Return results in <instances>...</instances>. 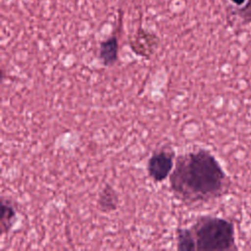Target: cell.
<instances>
[{"label": "cell", "instance_id": "cell-1", "mask_svg": "<svg viewBox=\"0 0 251 251\" xmlns=\"http://www.w3.org/2000/svg\"><path fill=\"white\" fill-rule=\"evenodd\" d=\"M170 187L184 204H203L223 196L229 187V178L217 158L199 148L176 158Z\"/></svg>", "mask_w": 251, "mask_h": 251}, {"label": "cell", "instance_id": "cell-2", "mask_svg": "<svg viewBox=\"0 0 251 251\" xmlns=\"http://www.w3.org/2000/svg\"><path fill=\"white\" fill-rule=\"evenodd\" d=\"M190 228L198 251L237 249L234 225L225 218L201 216Z\"/></svg>", "mask_w": 251, "mask_h": 251}, {"label": "cell", "instance_id": "cell-3", "mask_svg": "<svg viewBox=\"0 0 251 251\" xmlns=\"http://www.w3.org/2000/svg\"><path fill=\"white\" fill-rule=\"evenodd\" d=\"M175 166V151L170 146L156 149L147 161L148 176L155 182H162L170 176Z\"/></svg>", "mask_w": 251, "mask_h": 251}, {"label": "cell", "instance_id": "cell-4", "mask_svg": "<svg viewBox=\"0 0 251 251\" xmlns=\"http://www.w3.org/2000/svg\"><path fill=\"white\" fill-rule=\"evenodd\" d=\"M119 44L115 35L103 40L99 46V59L104 66H112L118 60Z\"/></svg>", "mask_w": 251, "mask_h": 251}, {"label": "cell", "instance_id": "cell-5", "mask_svg": "<svg viewBox=\"0 0 251 251\" xmlns=\"http://www.w3.org/2000/svg\"><path fill=\"white\" fill-rule=\"evenodd\" d=\"M97 205L100 211L104 213H110L117 210L119 206V196L110 184H105L101 189L97 199Z\"/></svg>", "mask_w": 251, "mask_h": 251}, {"label": "cell", "instance_id": "cell-6", "mask_svg": "<svg viewBox=\"0 0 251 251\" xmlns=\"http://www.w3.org/2000/svg\"><path fill=\"white\" fill-rule=\"evenodd\" d=\"M17 212L14 205L6 199L1 197V219H0V233L3 235L8 233L15 224Z\"/></svg>", "mask_w": 251, "mask_h": 251}, {"label": "cell", "instance_id": "cell-7", "mask_svg": "<svg viewBox=\"0 0 251 251\" xmlns=\"http://www.w3.org/2000/svg\"><path fill=\"white\" fill-rule=\"evenodd\" d=\"M176 248L178 250L192 251L196 250V242L191 228L177 227L176 231Z\"/></svg>", "mask_w": 251, "mask_h": 251}, {"label": "cell", "instance_id": "cell-8", "mask_svg": "<svg viewBox=\"0 0 251 251\" xmlns=\"http://www.w3.org/2000/svg\"><path fill=\"white\" fill-rule=\"evenodd\" d=\"M237 14L241 18L244 25L251 23V0H247L246 3L239 9H237Z\"/></svg>", "mask_w": 251, "mask_h": 251}, {"label": "cell", "instance_id": "cell-9", "mask_svg": "<svg viewBox=\"0 0 251 251\" xmlns=\"http://www.w3.org/2000/svg\"><path fill=\"white\" fill-rule=\"evenodd\" d=\"M233 4H235L236 6H243L247 0H230Z\"/></svg>", "mask_w": 251, "mask_h": 251}]
</instances>
